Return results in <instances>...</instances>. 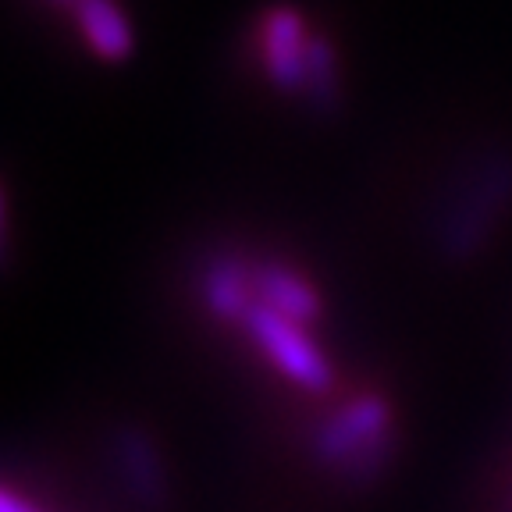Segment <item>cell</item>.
I'll list each match as a JSON object with an SVG mask.
<instances>
[{"instance_id":"cell-8","label":"cell","mask_w":512,"mask_h":512,"mask_svg":"<svg viewBox=\"0 0 512 512\" xmlns=\"http://www.w3.org/2000/svg\"><path fill=\"white\" fill-rule=\"evenodd\" d=\"M0 512H40L36 509V505H29L25 502V498H18L15 491H4V495H0Z\"/></svg>"},{"instance_id":"cell-7","label":"cell","mask_w":512,"mask_h":512,"mask_svg":"<svg viewBox=\"0 0 512 512\" xmlns=\"http://www.w3.org/2000/svg\"><path fill=\"white\" fill-rule=\"evenodd\" d=\"M82 29H86L93 50H100L104 57H121L128 50V25L121 22V15L104 4V0H79Z\"/></svg>"},{"instance_id":"cell-1","label":"cell","mask_w":512,"mask_h":512,"mask_svg":"<svg viewBox=\"0 0 512 512\" xmlns=\"http://www.w3.org/2000/svg\"><path fill=\"white\" fill-rule=\"evenodd\" d=\"M388 431H392V406L377 392L356 395L338 413H331L320 431L313 434V452L320 463L349 470L356 477L370 473V456L384 459L388 452Z\"/></svg>"},{"instance_id":"cell-4","label":"cell","mask_w":512,"mask_h":512,"mask_svg":"<svg viewBox=\"0 0 512 512\" xmlns=\"http://www.w3.org/2000/svg\"><path fill=\"white\" fill-rule=\"evenodd\" d=\"M253 299L299 320V324H310V320L320 317V299L313 292V285L306 278H299L296 271H288L285 264L253 267Z\"/></svg>"},{"instance_id":"cell-6","label":"cell","mask_w":512,"mask_h":512,"mask_svg":"<svg viewBox=\"0 0 512 512\" xmlns=\"http://www.w3.org/2000/svg\"><path fill=\"white\" fill-rule=\"evenodd\" d=\"M264 50H267V64L274 68V75L285 82L303 79L313 68V57H303V54H313V50L303 47V25L292 15H285V11L267 22Z\"/></svg>"},{"instance_id":"cell-5","label":"cell","mask_w":512,"mask_h":512,"mask_svg":"<svg viewBox=\"0 0 512 512\" xmlns=\"http://www.w3.org/2000/svg\"><path fill=\"white\" fill-rule=\"evenodd\" d=\"M203 303H207L210 317L242 324L246 310L253 306V271H246L235 260L214 264L203 278Z\"/></svg>"},{"instance_id":"cell-2","label":"cell","mask_w":512,"mask_h":512,"mask_svg":"<svg viewBox=\"0 0 512 512\" xmlns=\"http://www.w3.org/2000/svg\"><path fill=\"white\" fill-rule=\"evenodd\" d=\"M242 331L274 363V370L285 374L296 388L313 395H328L335 388V370H331L328 356L317 349V342L306 335V324L253 299V306L242 317Z\"/></svg>"},{"instance_id":"cell-3","label":"cell","mask_w":512,"mask_h":512,"mask_svg":"<svg viewBox=\"0 0 512 512\" xmlns=\"http://www.w3.org/2000/svg\"><path fill=\"white\" fill-rule=\"evenodd\" d=\"M114 452H118L121 477H125L132 498L150 512L164 509L168 484H164V466H160L157 448L150 445V438L143 431H136V427H121L114 434Z\"/></svg>"}]
</instances>
